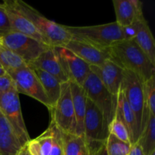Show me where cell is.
Segmentation results:
<instances>
[{
  "label": "cell",
  "mask_w": 155,
  "mask_h": 155,
  "mask_svg": "<svg viewBox=\"0 0 155 155\" xmlns=\"http://www.w3.org/2000/svg\"><path fill=\"white\" fill-rule=\"evenodd\" d=\"M107 51L111 60L124 70L134 73L143 83L155 77V64L133 39L118 42Z\"/></svg>",
  "instance_id": "obj_1"
},
{
  "label": "cell",
  "mask_w": 155,
  "mask_h": 155,
  "mask_svg": "<svg viewBox=\"0 0 155 155\" xmlns=\"http://www.w3.org/2000/svg\"><path fill=\"white\" fill-rule=\"evenodd\" d=\"M71 39L90 44L101 50L107 51L115 44L126 40L123 28L116 21L108 24L86 27H70L64 25Z\"/></svg>",
  "instance_id": "obj_2"
},
{
  "label": "cell",
  "mask_w": 155,
  "mask_h": 155,
  "mask_svg": "<svg viewBox=\"0 0 155 155\" xmlns=\"http://www.w3.org/2000/svg\"><path fill=\"white\" fill-rule=\"evenodd\" d=\"M21 13L33 24L35 28L51 47H64L71 39L64 25L45 18L39 11L22 0H15Z\"/></svg>",
  "instance_id": "obj_3"
},
{
  "label": "cell",
  "mask_w": 155,
  "mask_h": 155,
  "mask_svg": "<svg viewBox=\"0 0 155 155\" xmlns=\"http://www.w3.org/2000/svg\"><path fill=\"white\" fill-rule=\"evenodd\" d=\"M108 124L99 109L86 98L84 118V138L89 148V155L105 145L109 136Z\"/></svg>",
  "instance_id": "obj_4"
},
{
  "label": "cell",
  "mask_w": 155,
  "mask_h": 155,
  "mask_svg": "<svg viewBox=\"0 0 155 155\" xmlns=\"http://www.w3.org/2000/svg\"><path fill=\"white\" fill-rule=\"evenodd\" d=\"M0 38V42L19 56L27 66L42 53L51 48L46 44L15 31L2 33Z\"/></svg>",
  "instance_id": "obj_5"
},
{
  "label": "cell",
  "mask_w": 155,
  "mask_h": 155,
  "mask_svg": "<svg viewBox=\"0 0 155 155\" xmlns=\"http://www.w3.org/2000/svg\"><path fill=\"white\" fill-rule=\"evenodd\" d=\"M82 87L84 89L87 98L104 115L109 126L116 113L117 96L112 95L92 71L87 76Z\"/></svg>",
  "instance_id": "obj_6"
},
{
  "label": "cell",
  "mask_w": 155,
  "mask_h": 155,
  "mask_svg": "<svg viewBox=\"0 0 155 155\" xmlns=\"http://www.w3.org/2000/svg\"><path fill=\"white\" fill-rule=\"evenodd\" d=\"M49 112L51 122L62 133L76 135L77 123L69 81L61 84L60 96Z\"/></svg>",
  "instance_id": "obj_7"
},
{
  "label": "cell",
  "mask_w": 155,
  "mask_h": 155,
  "mask_svg": "<svg viewBox=\"0 0 155 155\" xmlns=\"http://www.w3.org/2000/svg\"><path fill=\"white\" fill-rule=\"evenodd\" d=\"M0 110L12 125L21 145L24 146L30 140L26 127L16 89L0 94Z\"/></svg>",
  "instance_id": "obj_8"
},
{
  "label": "cell",
  "mask_w": 155,
  "mask_h": 155,
  "mask_svg": "<svg viewBox=\"0 0 155 155\" xmlns=\"http://www.w3.org/2000/svg\"><path fill=\"white\" fill-rule=\"evenodd\" d=\"M6 73L12 77L15 89L18 93H22L37 100L51 110V106L45 95L39 79L33 70L29 68L7 70Z\"/></svg>",
  "instance_id": "obj_9"
},
{
  "label": "cell",
  "mask_w": 155,
  "mask_h": 155,
  "mask_svg": "<svg viewBox=\"0 0 155 155\" xmlns=\"http://www.w3.org/2000/svg\"><path fill=\"white\" fill-rule=\"evenodd\" d=\"M26 145L30 155H64L63 133L50 122L44 133L30 139Z\"/></svg>",
  "instance_id": "obj_10"
},
{
  "label": "cell",
  "mask_w": 155,
  "mask_h": 155,
  "mask_svg": "<svg viewBox=\"0 0 155 155\" xmlns=\"http://www.w3.org/2000/svg\"><path fill=\"white\" fill-rule=\"evenodd\" d=\"M120 89L134 113L139 129V133L141 134L142 115L145 106L143 82L133 72L124 70V77Z\"/></svg>",
  "instance_id": "obj_11"
},
{
  "label": "cell",
  "mask_w": 155,
  "mask_h": 155,
  "mask_svg": "<svg viewBox=\"0 0 155 155\" xmlns=\"http://www.w3.org/2000/svg\"><path fill=\"white\" fill-rule=\"evenodd\" d=\"M68 80L83 86L91 72L90 65L64 47H53Z\"/></svg>",
  "instance_id": "obj_12"
},
{
  "label": "cell",
  "mask_w": 155,
  "mask_h": 155,
  "mask_svg": "<svg viewBox=\"0 0 155 155\" xmlns=\"http://www.w3.org/2000/svg\"><path fill=\"white\" fill-rule=\"evenodd\" d=\"M91 71L98 77L106 89L117 96L124 77V69L111 59L105 61L101 66H90Z\"/></svg>",
  "instance_id": "obj_13"
},
{
  "label": "cell",
  "mask_w": 155,
  "mask_h": 155,
  "mask_svg": "<svg viewBox=\"0 0 155 155\" xmlns=\"http://www.w3.org/2000/svg\"><path fill=\"white\" fill-rule=\"evenodd\" d=\"M3 5L5 8L8 20L12 31L22 33L39 42L46 44L45 39L35 28L33 24L18 9L15 0H5L3 2Z\"/></svg>",
  "instance_id": "obj_14"
},
{
  "label": "cell",
  "mask_w": 155,
  "mask_h": 155,
  "mask_svg": "<svg viewBox=\"0 0 155 155\" xmlns=\"http://www.w3.org/2000/svg\"><path fill=\"white\" fill-rule=\"evenodd\" d=\"M64 48L72 51L90 66H101L105 61L110 59V54L106 50H101L90 44L71 39Z\"/></svg>",
  "instance_id": "obj_15"
},
{
  "label": "cell",
  "mask_w": 155,
  "mask_h": 155,
  "mask_svg": "<svg viewBox=\"0 0 155 155\" xmlns=\"http://www.w3.org/2000/svg\"><path fill=\"white\" fill-rule=\"evenodd\" d=\"M116 22L122 28L130 26L144 16L142 3L139 0H114Z\"/></svg>",
  "instance_id": "obj_16"
},
{
  "label": "cell",
  "mask_w": 155,
  "mask_h": 155,
  "mask_svg": "<svg viewBox=\"0 0 155 155\" xmlns=\"http://www.w3.org/2000/svg\"><path fill=\"white\" fill-rule=\"evenodd\" d=\"M28 67L45 71L54 76L61 83L69 81L53 47L42 53L36 60L29 64Z\"/></svg>",
  "instance_id": "obj_17"
},
{
  "label": "cell",
  "mask_w": 155,
  "mask_h": 155,
  "mask_svg": "<svg viewBox=\"0 0 155 155\" xmlns=\"http://www.w3.org/2000/svg\"><path fill=\"white\" fill-rule=\"evenodd\" d=\"M21 148L12 125L0 110V155H17Z\"/></svg>",
  "instance_id": "obj_18"
},
{
  "label": "cell",
  "mask_w": 155,
  "mask_h": 155,
  "mask_svg": "<svg viewBox=\"0 0 155 155\" xmlns=\"http://www.w3.org/2000/svg\"><path fill=\"white\" fill-rule=\"evenodd\" d=\"M116 113L120 117L128 130L130 144L133 145L136 143L140 135L139 129L134 113L130 106L129 105L121 89H120V92L117 95V105Z\"/></svg>",
  "instance_id": "obj_19"
},
{
  "label": "cell",
  "mask_w": 155,
  "mask_h": 155,
  "mask_svg": "<svg viewBox=\"0 0 155 155\" xmlns=\"http://www.w3.org/2000/svg\"><path fill=\"white\" fill-rule=\"evenodd\" d=\"M69 83L77 123L76 135L84 137V118L87 96L84 89L82 86L74 82L69 81Z\"/></svg>",
  "instance_id": "obj_20"
},
{
  "label": "cell",
  "mask_w": 155,
  "mask_h": 155,
  "mask_svg": "<svg viewBox=\"0 0 155 155\" xmlns=\"http://www.w3.org/2000/svg\"><path fill=\"white\" fill-rule=\"evenodd\" d=\"M133 40L155 64V41L145 17L139 22L138 31Z\"/></svg>",
  "instance_id": "obj_21"
},
{
  "label": "cell",
  "mask_w": 155,
  "mask_h": 155,
  "mask_svg": "<svg viewBox=\"0 0 155 155\" xmlns=\"http://www.w3.org/2000/svg\"><path fill=\"white\" fill-rule=\"evenodd\" d=\"M31 69L39 79L52 109L60 96L61 83L54 76L48 74L45 71L38 69V68H31Z\"/></svg>",
  "instance_id": "obj_22"
},
{
  "label": "cell",
  "mask_w": 155,
  "mask_h": 155,
  "mask_svg": "<svg viewBox=\"0 0 155 155\" xmlns=\"http://www.w3.org/2000/svg\"><path fill=\"white\" fill-rule=\"evenodd\" d=\"M64 155H89V148L83 136L63 133Z\"/></svg>",
  "instance_id": "obj_23"
},
{
  "label": "cell",
  "mask_w": 155,
  "mask_h": 155,
  "mask_svg": "<svg viewBox=\"0 0 155 155\" xmlns=\"http://www.w3.org/2000/svg\"><path fill=\"white\" fill-rule=\"evenodd\" d=\"M136 143L145 155H149L155 151V115L150 114Z\"/></svg>",
  "instance_id": "obj_24"
},
{
  "label": "cell",
  "mask_w": 155,
  "mask_h": 155,
  "mask_svg": "<svg viewBox=\"0 0 155 155\" xmlns=\"http://www.w3.org/2000/svg\"><path fill=\"white\" fill-rule=\"evenodd\" d=\"M144 111L142 120V132L150 114L155 115V77L143 83Z\"/></svg>",
  "instance_id": "obj_25"
},
{
  "label": "cell",
  "mask_w": 155,
  "mask_h": 155,
  "mask_svg": "<svg viewBox=\"0 0 155 155\" xmlns=\"http://www.w3.org/2000/svg\"><path fill=\"white\" fill-rule=\"evenodd\" d=\"M0 65L5 70L26 68L27 64L16 54L0 42Z\"/></svg>",
  "instance_id": "obj_26"
},
{
  "label": "cell",
  "mask_w": 155,
  "mask_h": 155,
  "mask_svg": "<svg viewBox=\"0 0 155 155\" xmlns=\"http://www.w3.org/2000/svg\"><path fill=\"white\" fill-rule=\"evenodd\" d=\"M131 145L129 142H124L112 134H109L105 142L107 155H128Z\"/></svg>",
  "instance_id": "obj_27"
},
{
  "label": "cell",
  "mask_w": 155,
  "mask_h": 155,
  "mask_svg": "<svg viewBox=\"0 0 155 155\" xmlns=\"http://www.w3.org/2000/svg\"><path fill=\"white\" fill-rule=\"evenodd\" d=\"M108 130L110 134L114 135L117 139H120L124 142L130 143L128 130L117 113H115L114 117L109 124Z\"/></svg>",
  "instance_id": "obj_28"
},
{
  "label": "cell",
  "mask_w": 155,
  "mask_h": 155,
  "mask_svg": "<svg viewBox=\"0 0 155 155\" xmlns=\"http://www.w3.org/2000/svg\"><path fill=\"white\" fill-rule=\"evenodd\" d=\"M12 31L8 20L5 8L3 3L0 4V34Z\"/></svg>",
  "instance_id": "obj_29"
},
{
  "label": "cell",
  "mask_w": 155,
  "mask_h": 155,
  "mask_svg": "<svg viewBox=\"0 0 155 155\" xmlns=\"http://www.w3.org/2000/svg\"><path fill=\"white\" fill-rule=\"evenodd\" d=\"M14 89H15V83L8 74H6L5 75L0 77V94L7 92Z\"/></svg>",
  "instance_id": "obj_30"
},
{
  "label": "cell",
  "mask_w": 155,
  "mask_h": 155,
  "mask_svg": "<svg viewBox=\"0 0 155 155\" xmlns=\"http://www.w3.org/2000/svg\"><path fill=\"white\" fill-rule=\"evenodd\" d=\"M128 155H145V154L139 145L137 143H135L131 145V148Z\"/></svg>",
  "instance_id": "obj_31"
},
{
  "label": "cell",
  "mask_w": 155,
  "mask_h": 155,
  "mask_svg": "<svg viewBox=\"0 0 155 155\" xmlns=\"http://www.w3.org/2000/svg\"><path fill=\"white\" fill-rule=\"evenodd\" d=\"M91 155H107V151H106L105 145H103V146L101 147L98 151H96L95 152H94L93 154H92Z\"/></svg>",
  "instance_id": "obj_32"
},
{
  "label": "cell",
  "mask_w": 155,
  "mask_h": 155,
  "mask_svg": "<svg viewBox=\"0 0 155 155\" xmlns=\"http://www.w3.org/2000/svg\"><path fill=\"white\" fill-rule=\"evenodd\" d=\"M17 155H30V153H29L28 150H27V145H25L24 146H23Z\"/></svg>",
  "instance_id": "obj_33"
},
{
  "label": "cell",
  "mask_w": 155,
  "mask_h": 155,
  "mask_svg": "<svg viewBox=\"0 0 155 155\" xmlns=\"http://www.w3.org/2000/svg\"><path fill=\"white\" fill-rule=\"evenodd\" d=\"M6 74H7V73H6L5 70L2 67L0 66V77H2V76L5 75Z\"/></svg>",
  "instance_id": "obj_34"
},
{
  "label": "cell",
  "mask_w": 155,
  "mask_h": 155,
  "mask_svg": "<svg viewBox=\"0 0 155 155\" xmlns=\"http://www.w3.org/2000/svg\"><path fill=\"white\" fill-rule=\"evenodd\" d=\"M149 155H155V151H153V152H151V154H150Z\"/></svg>",
  "instance_id": "obj_35"
},
{
  "label": "cell",
  "mask_w": 155,
  "mask_h": 155,
  "mask_svg": "<svg viewBox=\"0 0 155 155\" xmlns=\"http://www.w3.org/2000/svg\"><path fill=\"white\" fill-rule=\"evenodd\" d=\"M0 39H1V38H0Z\"/></svg>",
  "instance_id": "obj_36"
},
{
  "label": "cell",
  "mask_w": 155,
  "mask_h": 155,
  "mask_svg": "<svg viewBox=\"0 0 155 155\" xmlns=\"http://www.w3.org/2000/svg\"><path fill=\"white\" fill-rule=\"evenodd\" d=\"M0 66H1V65H0Z\"/></svg>",
  "instance_id": "obj_37"
}]
</instances>
